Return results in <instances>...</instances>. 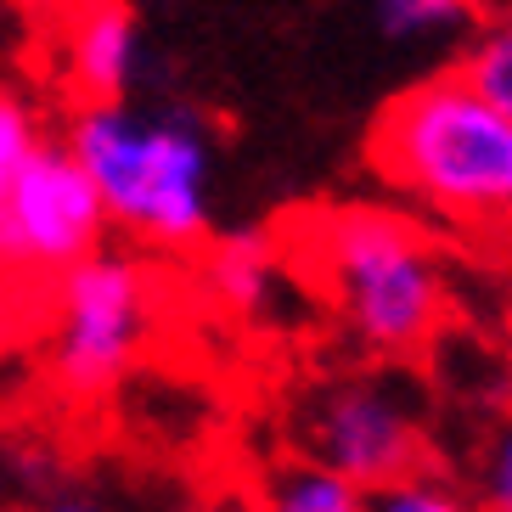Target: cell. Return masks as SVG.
I'll list each match as a JSON object with an SVG mask.
<instances>
[{
	"label": "cell",
	"mask_w": 512,
	"mask_h": 512,
	"mask_svg": "<svg viewBox=\"0 0 512 512\" xmlns=\"http://www.w3.org/2000/svg\"><path fill=\"white\" fill-rule=\"evenodd\" d=\"M372 175L439 231L512 237V119L456 68L422 74L372 124Z\"/></svg>",
	"instance_id": "cell-1"
},
{
	"label": "cell",
	"mask_w": 512,
	"mask_h": 512,
	"mask_svg": "<svg viewBox=\"0 0 512 512\" xmlns=\"http://www.w3.org/2000/svg\"><path fill=\"white\" fill-rule=\"evenodd\" d=\"M293 428H299V456L344 473L361 490L406 479L434 456L428 400L389 361L316 377L293 406Z\"/></svg>",
	"instance_id": "cell-5"
},
{
	"label": "cell",
	"mask_w": 512,
	"mask_h": 512,
	"mask_svg": "<svg viewBox=\"0 0 512 512\" xmlns=\"http://www.w3.org/2000/svg\"><path fill=\"white\" fill-rule=\"evenodd\" d=\"M366 512H479V501L467 496V484L439 473L434 462L406 473L394 484H377L366 490Z\"/></svg>",
	"instance_id": "cell-13"
},
{
	"label": "cell",
	"mask_w": 512,
	"mask_h": 512,
	"mask_svg": "<svg viewBox=\"0 0 512 512\" xmlns=\"http://www.w3.org/2000/svg\"><path fill=\"white\" fill-rule=\"evenodd\" d=\"M456 74L512 119V12L507 6L501 12H484V23L473 29V40L456 57Z\"/></svg>",
	"instance_id": "cell-12"
},
{
	"label": "cell",
	"mask_w": 512,
	"mask_h": 512,
	"mask_svg": "<svg viewBox=\"0 0 512 512\" xmlns=\"http://www.w3.org/2000/svg\"><path fill=\"white\" fill-rule=\"evenodd\" d=\"M259 512H366V490L310 456H282L259 484Z\"/></svg>",
	"instance_id": "cell-10"
},
{
	"label": "cell",
	"mask_w": 512,
	"mask_h": 512,
	"mask_svg": "<svg viewBox=\"0 0 512 512\" xmlns=\"http://www.w3.org/2000/svg\"><path fill=\"white\" fill-rule=\"evenodd\" d=\"M501 6H507V12H512V0H501Z\"/></svg>",
	"instance_id": "cell-16"
},
{
	"label": "cell",
	"mask_w": 512,
	"mask_h": 512,
	"mask_svg": "<svg viewBox=\"0 0 512 512\" xmlns=\"http://www.w3.org/2000/svg\"><path fill=\"white\" fill-rule=\"evenodd\" d=\"M62 147L96 186L107 231L136 248L186 254L214 231V141L181 107L96 102L79 107Z\"/></svg>",
	"instance_id": "cell-3"
},
{
	"label": "cell",
	"mask_w": 512,
	"mask_h": 512,
	"mask_svg": "<svg viewBox=\"0 0 512 512\" xmlns=\"http://www.w3.org/2000/svg\"><path fill=\"white\" fill-rule=\"evenodd\" d=\"M293 254L366 361L400 366L445 338L456 282L422 220L383 203L321 209L304 220Z\"/></svg>",
	"instance_id": "cell-2"
},
{
	"label": "cell",
	"mask_w": 512,
	"mask_h": 512,
	"mask_svg": "<svg viewBox=\"0 0 512 512\" xmlns=\"http://www.w3.org/2000/svg\"><path fill=\"white\" fill-rule=\"evenodd\" d=\"M147 68V40L124 0H68L62 12V74L79 107L130 102Z\"/></svg>",
	"instance_id": "cell-7"
},
{
	"label": "cell",
	"mask_w": 512,
	"mask_h": 512,
	"mask_svg": "<svg viewBox=\"0 0 512 512\" xmlns=\"http://www.w3.org/2000/svg\"><path fill=\"white\" fill-rule=\"evenodd\" d=\"M40 119H34V107L23 102L17 91H0V203L6 192L17 186L23 164H29L34 152H40Z\"/></svg>",
	"instance_id": "cell-14"
},
{
	"label": "cell",
	"mask_w": 512,
	"mask_h": 512,
	"mask_svg": "<svg viewBox=\"0 0 512 512\" xmlns=\"http://www.w3.org/2000/svg\"><path fill=\"white\" fill-rule=\"evenodd\" d=\"M372 23L389 46L406 51L467 46L484 23V0H372Z\"/></svg>",
	"instance_id": "cell-9"
},
{
	"label": "cell",
	"mask_w": 512,
	"mask_h": 512,
	"mask_svg": "<svg viewBox=\"0 0 512 512\" xmlns=\"http://www.w3.org/2000/svg\"><path fill=\"white\" fill-rule=\"evenodd\" d=\"M164 287L136 248H96L46 293V372L68 400H107L147 355Z\"/></svg>",
	"instance_id": "cell-4"
},
{
	"label": "cell",
	"mask_w": 512,
	"mask_h": 512,
	"mask_svg": "<svg viewBox=\"0 0 512 512\" xmlns=\"http://www.w3.org/2000/svg\"><path fill=\"white\" fill-rule=\"evenodd\" d=\"M462 484L479 501V512H512V406L490 411L484 428L473 434Z\"/></svg>",
	"instance_id": "cell-11"
},
{
	"label": "cell",
	"mask_w": 512,
	"mask_h": 512,
	"mask_svg": "<svg viewBox=\"0 0 512 512\" xmlns=\"http://www.w3.org/2000/svg\"><path fill=\"white\" fill-rule=\"evenodd\" d=\"M203 287L226 316L259 321L282 299V248L259 231H231L203 254Z\"/></svg>",
	"instance_id": "cell-8"
},
{
	"label": "cell",
	"mask_w": 512,
	"mask_h": 512,
	"mask_svg": "<svg viewBox=\"0 0 512 512\" xmlns=\"http://www.w3.org/2000/svg\"><path fill=\"white\" fill-rule=\"evenodd\" d=\"M107 237V214L85 169L62 141H40L17 186L0 203V271L17 282H57L74 271L79 259H91Z\"/></svg>",
	"instance_id": "cell-6"
},
{
	"label": "cell",
	"mask_w": 512,
	"mask_h": 512,
	"mask_svg": "<svg viewBox=\"0 0 512 512\" xmlns=\"http://www.w3.org/2000/svg\"><path fill=\"white\" fill-rule=\"evenodd\" d=\"M23 512H124V507L107 496V490H96V484H68L62 479L57 490H46V496L29 501Z\"/></svg>",
	"instance_id": "cell-15"
}]
</instances>
